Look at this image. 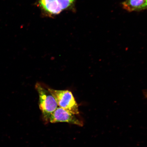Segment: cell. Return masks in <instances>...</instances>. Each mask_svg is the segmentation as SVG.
Wrapping results in <instances>:
<instances>
[{
	"mask_svg": "<svg viewBox=\"0 0 147 147\" xmlns=\"http://www.w3.org/2000/svg\"><path fill=\"white\" fill-rule=\"evenodd\" d=\"M147 9V0L145 1L144 4L141 7L140 9H139V11L145 10V9Z\"/></svg>",
	"mask_w": 147,
	"mask_h": 147,
	"instance_id": "obj_7",
	"label": "cell"
},
{
	"mask_svg": "<svg viewBox=\"0 0 147 147\" xmlns=\"http://www.w3.org/2000/svg\"><path fill=\"white\" fill-rule=\"evenodd\" d=\"M146 0H126L122 3L123 8L128 12L139 11Z\"/></svg>",
	"mask_w": 147,
	"mask_h": 147,
	"instance_id": "obj_5",
	"label": "cell"
},
{
	"mask_svg": "<svg viewBox=\"0 0 147 147\" xmlns=\"http://www.w3.org/2000/svg\"><path fill=\"white\" fill-rule=\"evenodd\" d=\"M49 121L51 123L67 122L80 126L83 125V122L75 115L60 107L57 108L51 114Z\"/></svg>",
	"mask_w": 147,
	"mask_h": 147,
	"instance_id": "obj_3",
	"label": "cell"
},
{
	"mask_svg": "<svg viewBox=\"0 0 147 147\" xmlns=\"http://www.w3.org/2000/svg\"><path fill=\"white\" fill-rule=\"evenodd\" d=\"M56 100L58 105L75 115L79 113L78 106L74 97L69 90H58L47 88Z\"/></svg>",
	"mask_w": 147,
	"mask_h": 147,
	"instance_id": "obj_2",
	"label": "cell"
},
{
	"mask_svg": "<svg viewBox=\"0 0 147 147\" xmlns=\"http://www.w3.org/2000/svg\"><path fill=\"white\" fill-rule=\"evenodd\" d=\"M38 5L45 15L52 16L62 11L57 0H38Z\"/></svg>",
	"mask_w": 147,
	"mask_h": 147,
	"instance_id": "obj_4",
	"label": "cell"
},
{
	"mask_svg": "<svg viewBox=\"0 0 147 147\" xmlns=\"http://www.w3.org/2000/svg\"><path fill=\"white\" fill-rule=\"evenodd\" d=\"M36 89L39 95V106L46 123L49 122L51 115L57 108L58 104L52 94L41 84L37 83L36 84Z\"/></svg>",
	"mask_w": 147,
	"mask_h": 147,
	"instance_id": "obj_1",
	"label": "cell"
},
{
	"mask_svg": "<svg viewBox=\"0 0 147 147\" xmlns=\"http://www.w3.org/2000/svg\"><path fill=\"white\" fill-rule=\"evenodd\" d=\"M76 0H57L62 11L74 8Z\"/></svg>",
	"mask_w": 147,
	"mask_h": 147,
	"instance_id": "obj_6",
	"label": "cell"
}]
</instances>
